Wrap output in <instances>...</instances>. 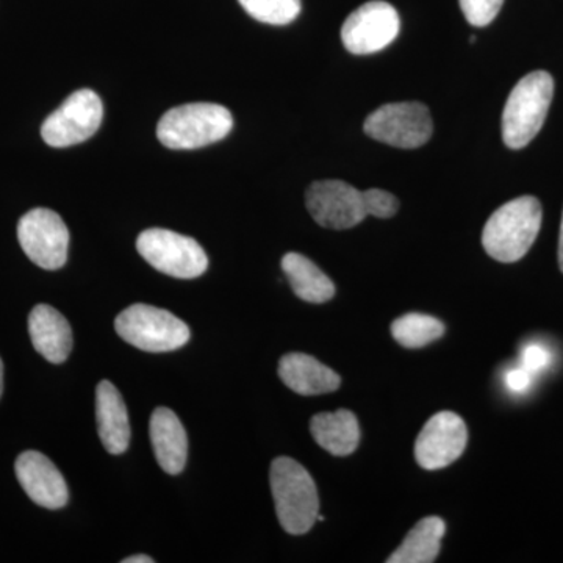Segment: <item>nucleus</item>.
<instances>
[{
	"instance_id": "8",
	"label": "nucleus",
	"mask_w": 563,
	"mask_h": 563,
	"mask_svg": "<svg viewBox=\"0 0 563 563\" xmlns=\"http://www.w3.org/2000/svg\"><path fill=\"white\" fill-rule=\"evenodd\" d=\"M103 107L92 90L73 92L43 122L41 136L52 147H69L91 139L101 128Z\"/></svg>"
},
{
	"instance_id": "22",
	"label": "nucleus",
	"mask_w": 563,
	"mask_h": 563,
	"mask_svg": "<svg viewBox=\"0 0 563 563\" xmlns=\"http://www.w3.org/2000/svg\"><path fill=\"white\" fill-rule=\"evenodd\" d=\"M254 20L272 25H287L301 13V0H239Z\"/></svg>"
},
{
	"instance_id": "14",
	"label": "nucleus",
	"mask_w": 563,
	"mask_h": 563,
	"mask_svg": "<svg viewBox=\"0 0 563 563\" xmlns=\"http://www.w3.org/2000/svg\"><path fill=\"white\" fill-rule=\"evenodd\" d=\"M96 417L103 448L113 455L124 454L131 443V422L121 393L109 380L96 388Z\"/></svg>"
},
{
	"instance_id": "15",
	"label": "nucleus",
	"mask_w": 563,
	"mask_h": 563,
	"mask_svg": "<svg viewBox=\"0 0 563 563\" xmlns=\"http://www.w3.org/2000/svg\"><path fill=\"white\" fill-rule=\"evenodd\" d=\"M29 333L36 352L55 365L65 362L73 351V331L68 320L47 303L33 307L29 314Z\"/></svg>"
},
{
	"instance_id": "3",
	"label": "nucleus",
	"mask_w": 563,
	"mask_h": 563,
	"mask_svg": "<svg viewBox=\"0 0 563 563\" xmlns=\"http://www.w3.org/2000/svg\"><path fill=\"white\" fill-rule=\"evenodd\" d=\"M233 128L231 111L218 103H185L166 111L157 125V136L169 150H198L229 135Z\"/></svg>"
},
{
	"instance_id": "24",
	"label": "nucleus",
	"mask_w": 563,
	"mask_h": 563,
	"mask_svg": "<svg viewBox=\"0 0 563 563\" xmlns=\"http://www.w3.org/2000/svg\"><path fill=\"white\" fill-rule=\"evenodd\" d=\"M363 202H365L366 214L388 220L395 217L399 210V201L391 192L372 188V190L363 191Z\"/></svg>"
},
{
	"instance_id": "12",
	"label": "nucleus",
	"mask_w": 563,
	"mask_h": 563,
	"mask_svg": "<svg viewBox=\"0 0 563 563\" xmlns=\"http://www.w3.org/2000/svg\"><path fill=\"white\" fill-rule=\"evenodd\" d=\"M468 442L465 421L454 412L433 415L415 443V459L424 470H442L457 461Z\"/></svg>"
},
{
	"instance_id": "29",
	"label": "nucleus",
	"mask_w": 563,
	"mask_h": 563,
	"mask_svg": "<svg viewBox=\"0 0 563 563\" xmlns=\"http://www.w3.org/2000/svg\"><path fill=\"white\" fill-rule=\"evenodd\" d=\"M3 391V363L2 358H0V398H2Z\"/></svg>"
},
{
	"instance_id": "11",
	"label": "nucleus",
	"mask_w": 563,
	"mask_h": 563,
	"mask_svg": "<svg viewBox=\"0 0 563 563\" xmlns=\"http://www.w3.org/2000/svg\"><path fill=\"white\" fill-rule=\"evenodd\" d=\"M307 210L321 228L344 231L361 224L366 214L363 191L343 180H320L306 192Z\"/></svg>"
},
{
	"instance_id": "10",
	"label": "nucleus",
	"mask_w": 563,
	"mask_h": 563,
	"mask_svg": "<svg viewBox=\"0 0 563 563\" xmlns=\"http://www.w3.org/2000/svg\"><path fill=\"white\" fill-rule=\"evenodd\" d=\"M401 31L398 11L384 0H372L352 11L342 29L344 47L354 55H369L390 46Z\"/></svg>"
},
{
	"instance_id": "4",
	"label": "nucleus",
	"mask_w": 563,
	"mask_h": 563,
	"mask_svg": "<svg viewBox=\"0 0 563 563\" xmlns=\"http://www.w3.org/2000/svg\"><path fill=\"white\" fill-rule=\"evenodd\" d=\"M554 95L547 70L528 74L510 92L503 113V139L510 150L528 146L543 128Z\"/></svg>"
},
{
	"instance_id": "20",
	"label": "nucleus",
	"mask_w": 563,
	"mask_h": 563,
	"mask_svg": "<svg viewBox=\"0 0 563 563\" xmlns=\"http://www.w3.org/2000/svg\"><path fill=\"white\" fill-rule=\"evenodd\" d=\"M446 525L442 518L428 517L418 521L407 533L401 547L387 559V563H432L442 550V539Z\"/></svg>"
},
{
	"instance_id": "13",
	"label": "nucleus",
	"mask_w": 563,
	"mask_h": 563,
	"mask_svg": "<svg viewBox=\"0 0 563 563\" xmlns=\"http://www.w3.org/2000/svg\"><path fill=\"white\" fill-rule=\"evenodd\" d=\"M18 481L33 503L57 510L68 504L69 490L60 470L38 451H25L14 463Z\"/></svg>"
},
{
	"instance_id": "5",
	"label": "nucleus",
	"mask_w": 563,
	"mask_h": 563,
	"mask_svg": "<svg viewBox=\"0 0 563 563\" xmlns=\"http://www.w3.org/2000/svg\"><path fill=\"white\" fill-rule=\"evenodd\" d=\"M114 329L124 342L146 352L179 350L190 340V328L168 310L147 303H133L114 320Z\"/></svg>"
},
{
	"instance_id": "28",
	"label": "nucleus",
	"mask_w": 563,
	"mask_h": 563,
	"mask_svg": "<svg viewBox=\"0 0 563 563\" xmlns=\"http://www.w3.org/2000/svg\"><path fill=\"white\" fill-rule=\"evenodd\" d=\"M559 266H561L563 273V214L561 225V239H559Z\"/></svg>"
},
{
	"instance_id": "26",
	"label": "nucleus",
	"mask_w": 563,
	"mask_h": 563,
	"mask_svg": "<svg viewBox=\"0 0 563 563\" xmlns=\"http://www.w3.org/2000/svg\"><path fill=\"white\" fill-rule=\"evenodd\" d=\"M532 383V374L525 369L523 366L521 368L510 369L509 373L506 374V385L510 391L514 393H525L531 387Z\"/></svg>"
},
{
	"instance_id": "9",
	"label": "nucleus",
	"mask_w": 563,
	"mask_h": 563,
	"mask_svg": "<svg viewBox=\"0 0 563 563\" xmlns=\"http://www.w3.org/2000/svg\"><path fill=\"white\" fill-rule=\"evenodd\" d=\"M22 251L43 269H60L68 261L69 231L60 214L49 209H33L18 224Z\"/></svg>"
},
{
	"instance_id": "18",
	"label": "nucleus",
	"mask_w": 563,
	"mask_h": 563,
	"mask_svg": "<svg viewBox=\"0 0 563 563\" xmlns=\"http://www.w3.org/2000/svg\"><path fill=\"white\" fill-rule=\"evenodd\" d=\"M314 442L335 457H346L357 450L361 442V426L351 410L314 415L310 421Z\"/></svg>"
},
{
	"instance_id": "19",
	"label": "nucleus",
	"mask_w": 563,
	"mask_h": 563,
	"mask_svg": "<svg viewBox=\"0 0 563 563\" xmlns=\"http://www.w3.org/2000/svg\"><path fill=\"white\" fill-rule=\"evenodd\" d=\"M282 269L292 291L302 301L324 303L335 296V285L309 258L298 252H288L282 258Z\"/></svg>"
},
{
	"instance_id": "17",
	"label": "nucleus",
	"mask_w": 563,
	"mask_h": 563,
	"mask_svg": "<svg viewBox=\"0 0 563 563\" xmlns=\"http://www.w3.org/2000/svg\"><path fill=\"white\" fill-rule=\"evenodd\" d=\"M151 442L163 472L180 474L187 465L188 437L173 410L158 407L151 417Z\"/></svg>"
},
{
	"instance_id": "27",
	"label": "nucleus",
	"mask_w": 563,
	"mask_h": 563,
	"mask_svg": "<svg viewBox=\"0 0 563 563\" xmlns=\"http://www.w3.org/2000/svg\"><path fill=\"white\" fill-rule=\"evenodd\" d=\"M122 563H154V559L150 558V555H132V558L124 559Z\"/></svg>"
},
{
	"instance_id": "25",
	"label": "nucleus",
	"mask_w": 563,
	"mask_h": 563,
	"mask_svg": "<svg viewBox=\"0 0 563 563\" xmlns=\"http://www.w3.org/2000/svg\"><path fill=\"white\" fill-rule=\"evenodd\" d=\"M551 355L550 351L547 347H543L542 344H529L523 350V354H521V363H523V368L528 369L529 373H539L542 369L548 368L550 365Z\"/></svg>"
},
{
	"instance_id": "7",
	"label": "nucleus",
	"mask_w": 563,
	"mask_h": 563,
	"mask_svg": "<svg viewBox=\"0 0 563 563\" xmlns=\"http://www.w3.org/2000/svg\"><path fill=\"white\" fill-rule=\"evenodd\" d=\"M363 129L380 143L415 150L431 140L433 122L431 111L421 102H393L373 111Z\"/></svg>"
},
{
	"instance_id": "6",
	"label": "nucleus",
	"mask_w": 563,
	"mask_h": 563,
	"mask_svg": "<svg viewBox=\"0 0 563 563\" xmlns=\"http://www.w3.org/2000/svg\"><path fill=\"white\" fill-rule=\"evenodd\" d=\"M136 250L157 272L176 279H196L209 268V257L201 244L190 236L166 229L141 232Z\"/></svg>"
},
{
	"instance_id": "2",
	"label": "nucleus",
	"mask_w": 563,
	"mask_h": 563,
	"mask_svg": "<svg viewBox=\"0 0 563 563\" xmlns=\"http://www.w3.org/2000/svg\"><path fill=\"white\" fill-rule=\"evenodd\" d=\"M269 481L282 528L291 536L309 532L320 515V498L310 473L290 457H277Z\"/></svg>"
},
{
	"instance_id": "21",
	"label": "nucleus",
	"mask_w": 563,
	"mask_h": 563,
	"mask_svg": "<svg viewBox=\"0 0 563 563\" xmlns=\"http://www.w3.org/2000/svg\"><path fill=\"white\" fill-rule=\"evenodd\" d=\"M444 324L437 318L422 313H409L393 321V339L409 350L424 347L444 335Z\"/></svg>"
},
{
	"instance_id": "23",
	"label": "nucleus",
	"mask_w": 563,
	"mask_h": 563,
	"mask_svg": "<svg viewBox=\"0 0 563 563\" xmlns=\"http://www.w3.org/2000/svg\"><path fill=\"white\" fill-rule=\"evenodd\" d=\"M503 3L504 0H461V9L470 24L485 27L498 16Z\"/></svg>"
},
{
	"instance_id": "1",
	"label": "nucleus",
	"mask_w": 563,
	"mask_h": 563,
	"mask_svg": "<svg viewBox=\"0 0 563 563\" xmlns=\"http://www.w3.org/2000/svg\"><path fill=\"white\" fill-rule=\"evenodd\" d=\"M540 228L542 203L533 196H521L488 218L483 232L484 250L495 261L518 262L531 250Z\"/></svg>"
},
{
	"instance_id": "16",
	"label": "nucleus",
	"mask_w": 563,
	"mask_h": 563,
	"mask_svg": "<svg viewBox=\"0 0 563 563\" xmlns=\"http://www.w3.org/2000/svg\"><path fill=\"white\" fill-rule=\"evenodd\" d=\"M279 377L290 390L302 396L325 395L339 390L342 377L312 355L291 352L279 362Z\"/></svg>"
}]
</instances>
